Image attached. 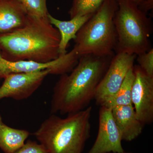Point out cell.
Listing matches in <instances>:
<instances>
[{
	"mask_svg": "<svg viewBox=\"0 0 153 153\" xmlns=\"http://www.w3.org/2000/svg\"><path fill=\"white\" fill-rule=\"evenodd\" d=\"M134 79L131 101L138 119L144 125L153 121V77L148 76L138 65L133 66Z\"/></svg>",
	"mask_w": 153,
	"mask_h": 153,
	"instance_id": "cell-9",
	"label": "cell"
},
{
	"mask_svg": "<svg viewBox=\"0 0 153 153\" xmlns=\"http://www.w3.org/2000/svg\"><path fill=\"white\" fill-rule=\"evenodd\" d=\"M136 5L139 8L145 13L152 10L153 8V0H130Z\"/></svg>",
	"mask_w": 153,
	"mask_h": 153,
	"instance_id": "cell-20",
	"label": "cell"
},
{
	"mask_svg": "<svg viewBox=\"0 0 153 153\" xmlns=\"http://www.w3.org/2000/svg\"><path fill=\"white\" fill-rule=\"evenodd\" d=\"M111 110L123 141H132L140 136L145 125L137 117L133 105L116 107Z\"/></svg>",
	"mask_w": 153,
	"mask_h": 153,
	"instance_id": "cell-11",
	"label": "cell"
},
{
	"mask_svg": "<svg viewBox=\"0 0 153 153\" xmlns=\"http://www.w3.org/2000/svg\"><path fill=\"white\" fill-rule=\"evenodd\" d=\"M114 19L117 34L114 51L137 55L152 49L149 38L152 25L146 14L130 0H117Z\"/></svg>",
	"mask_w": 153,
	"mask_h": 153,
	"instance_id": "cell-5",
	"label": "cell"
},
{
	"mask_svg": "<svg viewBox=\"0 0 153 153\" xmlns=\"http://www.w3.org/2000/svg\"><path fill=\"white\" fill-rule=\"evenodd\" d=\"M117 9V0H104L99 9L82 25L76 34L73 48L79 57L114 55L117 34L114 19Z\"/></svg>",
	"mask_w": 153,
	"mask_h": 153,
	"instance_id": "cell-4",
	"label": "cell"
},
{
	"mask_svg": "<svg viewBox=\"0 0 153 153\" xmlns=\"http://www.w3.org/2000/svg\"><path fill=\"white\" fill-rule=\"evenodd\" d=\"M134 77L133 67L129 70L117 91L114 95L105 100L100 106H105L112 109L116 107L132 105L131 91Z\"/></svg>",
	"mask_w": 153,
	"mask_h": 153,
	"instance_id": "cell-15",
	"label": "cell"
},
{
	"mask_svg": "<svg viewBox=\"0 0 153 153\" xmlns=\"http://www.w3.org/2000/svg\"><path fill=\"white\" fill-rule=\"evenodd\" d=\"M104 0H74L69 11L71 19L79 16L94 13Z\"/></svg>",
	"mask_w": 153,
	"mask_h": 153,
	"instance_id": "cell-16",
	"label": "cell"
},
{
	"mask_svg": "<svg viewBox=\"0 0 153 153\" xmlns=\"http://www.w3.org/2000/svg\"><path fill=\"white\" fill-rule=\"evenodd\" d=\"M137 56L122 52L114 55L97 88L94 97L97 104L100 105L117 91L129 70L133 67Z\"/></svg>",
	"mask_w": 153,
	"mask_h": 153,
	"instance_id": "cell-7",
	"label": "cell"
},
{
	"mask_svg": "<svg viewBox=\"0 0 153 153\" xmlns=\"http://www.w3.org/2000/svg\"><path fill=\"white\" fill-rule=\"evenodd\" d=\"M79 57L74 50L59 56L48 63H38L30 60L10 61L0 54V80L16 73H28L47 69L52 70V74L62 75L68 73L76 66Z\"/></svg>",
	"mask_w": 153,
	"mask_h": 153,
	"instance_id": "cell-6",
	"label": "cell"
},
{
	"mask_svg": "<svg viewBox=\"0 0 153 153\" xmlns=\"http://www.w3.org/2000/svg\"><path fill=\"white\" fill-rule=\"evenodd\" d=\"M121 135L115 123L111 108L100 106L97 136L88 153H122L125 152Z\"/></svg>",
	"mask_w": 153,
	"mask_h": 153,
	"instance_id": "cell-10",
	"label": "cell"
},
{
	"mask_svg": "<svg viewBox=\"0 0 153 153\" xmlns=\"http://www.w3.org/2000/svg\"><path fill=\"white\" fill-rule=\"evenodd\" d=\"M52 74L51 69L10 74L4 78L0 87V100L6 98L21 100L33 95L44 79Z\"/></svg>",
	"mask_w": 153,
	"mask_h": 153,
	"instance_id": "cell-8",
	"label": "cell"
},
{
	"mask_svg": "<svg viewBox=\"0 0 153 153\" xmlns=\"http://www.w3.org/2000/svg\"><path fill=\"white\" fill-rule=\"evenodd\" d=\"M28 18L19 0L0 1V33H9L23 27Z\"/></svg>",
	"mask_w": 153,
	"mask_h": 153,
	"instance_id": "cell-12",
	"label": "cell"
},
{
	"mask_svg": "<svg viewBox=\"0 0 153 153\" xmlns=\"http://www.w3.org/2000/svg\"><path fill=\"white\" fill-rule=\"evenodd\" d=\"M138 66L148 76L153 77V49L137 55Z\"/></svg>",
	"mask_w": 153,
	"mask_h": 153,
	"instance_id": "cell-18",
	"label": "cell"
},
{
	"mask_svg": "<svg viewBox=\"0 0 153 153\" xmlns=\"http://www.w3.org/2000/svg\"><path fill=\"white\" fill-rule=\"evenodd\" d=\"M14 153H47L46 149L41 143L28 140L25 144Z\"/></svg>",
	"mask_w": 153,
	"mask_h": 153,
	"instance_id": "cell-19",
	"label": "cell"
},
{
	"mask_svg": "<svg viewBox=\"0 0 153 153\" xmlns=\"http://www.w3.org/2000/svg\"><path fill=\"white\" fill-rule=\"evenodd\" d=\"M132 153L131 152H126L125 151L124 152H123V153Z\"/></svg>",
	"mask_w": 153,
	"mask_h": 153,
	"instance_id": "cell-21",
	"label": "cell"
},
{
	"mask_svg": "<svg viewBox=\"0 0 153 153\" xmlns=\"http://www.w3.org/2000/svg\"><path fill=\"white\" fill-rule=\"evenodd\" d=\"M30 135L25 129L13 128L3 122L0 114V149L4 153H14L22 147Z\"/></svg>",
	"mask_w": 153,
	"mask_h": 153,
	"instance_id": "cell-14",
	"label": "cell"
},
{
	"mask_svg": "<svg viewBox=\"0 0 153 153\" xmlns=\"http://www.w3.org/2000/svg\"><path fill=\"white\" fill-rule=\"evenodd\" d=\"M92 107L61 118L51 114L33 134L47 153H82L91 137Z\"/></svg>",
	"mask_w": 153,
	"mask_h": 153,
	"instance_id": "cell-3",
	"label": "cell"
},
{
	"mask_svg": "<svg viewBox=\"0 0 153 153\" xmlns=\"http://www.w3.org/2000/svg\"><path fill=\"white\" fill-rule=\"evenodd\" d=\"M60 34L47 19L28 16L23 27L0 34L3 57L10 61L48 63L59 57Z\"/></svg>",
	"mask_w": 153,
	"mask_h": 153,
	"instance_id": "cell-2",
	"label": "cell"
},
{
	"mask_svg": "<svg viewBox=\"0 0 153 153\" xmlns=\"http://www.w3.org/2000/svg\"><path fill=\"white\" fill-rule=\"evenodd\" d=\"M94 14L74 17L68 21H60L55 19L49 13L48 14V20L50 24L57 28L60 34L59 56L65 55L67 53L66 49L69 41L72 39H75L76 34L82 25Z\"/></svg>",
	"mask_w": 153,
	"mask_h": 153,
	"instance_id": "cell-13",
	"label": "cell"
},
{
	"mask_svg": "<svg viewBox=\"0 0 153 153\" xmlns=\"http://www.w3.org/2000/svg\"><path fill=\"white\" fill-rule=\"evenodd\" d=\"M113 56H81L70 74L61 75L55 84L51 102V114L67 115L89 106Z\"/></svg>",
	"mask_w": 153,
	"mask_h": 153,
	"instance_id": "cell-1",
	"label": "cell"
},
{
	"mask_svg": "<svg viewBox=\"0 0 153 153\" xmlns=\"http://www.w3.org/2000/svg\"><path fill=\"white\" fill-rule=\"evenodd\" d=\"M25 12L30 16L47 19V0H19Z\"/></svg>",
	"mask_w": 153,
	"mask_h": 153,
	"instance_id": "cell-17",
	"label": "cell"
}]
</instances>
